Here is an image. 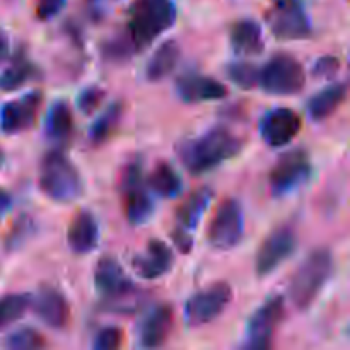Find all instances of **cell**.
<instances>
[{
    "mask_svg": "<svg viewBox=\"0 0 350 350\" xmlns=\"http://www.w3.org/2000/svg\"><path fill=\"white\" fill-rule=\"evenodd\" d=\"M243 142L231 130L214 126L205 133L176 144V156L185 170L193 176L205 174L238 156Z\"/></svg>",
    "mask_w": 350,
    "mask_h": 350,
    "instance_id": "1",
    "label": "cell"
},
{
    "mask_svg": "<svg viewBox=\"0 0 350 350\" xmlns=\"http://www.w3.org/2000/svg\"><path fill=\"white\" fill-rule=\"evenodd\" d=\"M176 0H133L126 19L125 38L133 53L149 48L176 23Z\"/></svg>",
    "mask_w": 350,
    "mask_h": 350,
    "instance_id": "2",
    "label": "cell"
},
{
    "mask_svg": "<svg viewBox=\"0 0 350 350\" xmlns=\"http://www.w3.org/2000/svg\"><path fill=\"white\" fill-rule=\"evenodd\" d=\"M40 190L57 204H72L84 195V180L62 150H48L40 163Z\"/></svg>",
    "mask_w": 350,
    "mask_h": 350,
    "instance_id": "3",
    "label": "cell"
},
{
    "mask_svg": "<svg viewBox=\"0 0 350 350\" xmlns=\"http://www.w3.org/2000/svg\"><path fill=\"white\" fill-rule=\"evenodd\" d=\"M334 255L328 248H317L306 256L289 282V297L297 310H308L320 296L334 273Z\"/></svg>",
    "mask_w": 350,
    "mask_h": 350,
    "instance_id": "4",
    "label": "cell"
},
{
    "mask_svg": "<svg viewBox=\"0 0 350 350\" xmlns=\"http://www.w3.org/2000/svg\"><path fill=\"white\" fill-rule=\"evenodd\" d=\"M258 85L272 96H294L306 85L303 64L289 53H275L258 68Z\"/></svg>",
    "mask_w": 350,
    "mask_h": 350,
    "instance_id": "5",
    "label": "cell"
},
{
    "mask_svg": "<svg viewBox=\"0 0 350 350\" xmlns=\"http://www.w3.org/2000/svg\"><path fill=\"white\" fill-rule=\"evenodd\" d=\"M313 176V164L304 149H293L282 154L269 173L272 197H287L303 188Z\"/></svg>",
    "mask_w": 350,
    "mask_h": 350,
    "instance_id": "6",
    "label": "cell"
},
{
    "mask_svg": "<svg viewBox=\"0 0 350 350\" xmlns=\"http://www.w3.org/2000/svg\"><path fill=\"white\" fill-rule=\"evenodd\" d=\"M120 188H122L123 193V211H125L129 224L139 228V226L149 222L154 215V211H156V204L144 188L142 161H130L129 166L123 171Z\"/></svg>",
    "mask_w": 350,
    "mask_h": 350,
    "instance_id": "7",
    "label": "cell"
},
{
    "mask_svg": "<svg viewBox=\"0 0 350 350\" xmlns=\"http://www.w3.org/2000/svg\"><path fill=\"white\" fill-rule=\"evenodd\" d=\"M267 21L273 36L282 41L306 40L313 31L304 0H272Z\"/></svg>",
    "mask_w": 350,
    "mask_h": 350,
    "instance_id": "8",
    "label": "cell"
},
{
    "mask_svg": "<svg viewBox=\"0 0 350 350\" xmlns=\"http://www.w3.org/2000/svg\"><path fill=\"white\" fill-rule=\"evenodd\" d=\"M245 234V214L236 198H226L215 208L207 229V241L212 248L219 252H228L236 248Z\"/></svg>",
    "mask_w": 350,
    "mask_h": 350,
    "instance_id": "9",
    "label": "cell"
},
{
    "mask_svg": "<svg viewBox=\"0 0 350 350\" xmlns=\"http://www.w3.org/2000/svg\"><path fill=\"white\" fill-rule=\"evenodd\" d=\"M212 197H214L212 188L202 187L198 190L191 191L187 200L176 208V217H174V228L171 231V238H173L174 246L183 255H188L193 250V232L197 231L198 222L204 217Z\"/></svg>",
    "mask_w": 350,
    "mask_h": 350,
    "instance_id": "10",
    "label": "cell"
},
{
    "mask_svg": "<svg viewBox=\"0 0 350 350\" xmlns=\"http://www.w3.org/2000/svg\"><path fill=\"white\" fill-rule=\"evenodd\" d=\"M232 301V287L228 282H215L195 293L185 303V323L191 328L204 327L221 317Z\"/></svg>",
    "mask_w": 350,
    "mask_h": 350,
    "instance_id": "11",
    "label": "cell"
},
{
    "mask_svg": "<svg viewBox=\"0 0 350 350\" xmlns=\"http://www.w3.org/2000/svg\"><path fill=\"white\" fill-rule=\"evenodd\" d=\"M284 297L279 294L267 297L262 306L256 308L255 313L246 325V337L243 347L253 350H263L272 347L273 335L284 320Z\"/></svg>",
    "mask_w": 350,
    "mask_h": 350,
    "instance_id": "12",
    "label": "cell"
},
{
    "mask_svg": "<svg viewBox=\"0 0 350 350\" xmlns=\"http://www.w3.org/2000/svg\"><path fill=\"white\" fill-rule=\"evenodd\" d=\"M297 248V236L289 226H280L270 232L258 248L255 260V272L260 279L275 272Z\"/></svg>",
    "mask_w": 350,
    "mask_h": 350,
    "instance_id": "13",
    "label": "cell"
},
{
    "mask_svg": "<svg viewBox=\"0 0 350 350\" xmlns=\"http://www.w3.org/2000/svg\"><path fill=\"white\" fill-rule=\"evenodd\" d=\"M303 129V120L294 109L284 108H272L260 118L258 130L260 137L269 147L279 149V147L289 146Z\"/></svg>",
    "mask_w": 350,
    "mask_h": 350,
    "instance_id": "14",
    "label": "cell"
},
{
    "mask_svg": "<svg viewBox=\"0 0 350 350\" xmlns=\"http://www.w3.org/2000/svg\"><path fill=\"white\" fill-rule=\"evenodd\" d=\"M44 101L41 91H29L12 101L3 103L0 108V129L7 135L26 132L36 123L38 113Z\"/></svg>",
    "mask_w": 350,
    "mask_h": 350,
    "instance_id": "15",
    "label": "cell"
},
{
    "mask_svg": "<svg viewBox=\"0 0 350 350\" xmlns=\"http://www.w3.org/2000/svg\"><path fill=\"white\" fill-rule=\"evenodd\" d=\"M176 94L187 105L197 103L219 101L228 96V88L217 79L211 75L198 74V72H187L176 79Z\"/></svg>",
    "mask_w": 350,
    "mask_h": 350,
    "instance_id": "16",
    "label": "cell"
},
{
    "mask_svg": "<svg viewBox=\"0 0 350 350\" xmlns=\"http://www.w3.org/2000/svg\"><path fill=\"white\" fill-rule=\"evenodd\" d=\"M174 265L173 250L161 239L152 238L147 243L146 250L133 256L132 267L140 279L156 280L166 275Z\"/></svg>",
    "mask_w": 350,
    "mask_h": 350,
    "instance_id": "17",
    "label": "cell"
},
{
    "mask_svg": "<svg viewBox=\"0 0 350 350\" xmlns=\"http://www.w3.org/2000/svg\"><path fill=\"white\" fill-rule=\"evenodd\" d=\"M174 325V311L170 304L161 303L144 317L139 325V345L144 349H157L170 338Z\"/></svg>",
    "mask_w": 350,
    "mask_h": 350,
    "instance_id": "18",
    "label": "cell"
},
{
    "mask_svg": "<svg viewBox=\"0 0 350 350\" xmlns=\"http://www.w3.org/2000/svg\"><path fill=\"white\" fill-rule=\"evenodd\" d=\"M94 287L105 303L135 289L123 267L113 256H103L98 262L94 270Z\"/></svg>",
    "mask_w": 350,
    "mask_h": 350,
    "instance_id": "19",
    "label": "cell"
},
{
    "mask_svg": "<svg viewBox=\"0 0 350 350\" xmlns=\"http://www.w3.org/2000/svg\"><path fill=\"white\" fill-rule=\"evenodd\" d=\"M34 313L53 330H62L70 321V306L67 297L51 286L40 287L34 299Z\"/></svg>",
    "mask_w": 350,
    "mask_h": 350,
    "instance_id": "20",
    "label": "cell"
},
{
    "mask_svg": "<svg viewBox=\"0 0 350 350\" xmlns=\"http://www.w3.org/2000/svg\"><path fill=\"white\" fill-rule=\"evenodd\" d=\"M67 245L75 255H88L99 245V224L94 214L79 211L67 229Z\"/></svg>",
    "mask_w": 350,
    "mask_h": 350,
    "instance_id": "21",
    "label": "cell"
},
{
    "mask_svg": "<svg viewBox=\"0 0 350 350\" xmlns=\"http://www.w3.org/2000/svg\"><path fill=\"white\" fill-rule=\"evenodd\" d=\"M229 43L236 55L253 57L265 48V36L260 23L255 19H238L229 27Z\"/></svg>",
    "mask_w": 350,
    "mask_h": 350,
    "instance_id": "22",
    "label": "cell"
},
{
    "mask_svg": "<svg viewBox=\"0 0 350 350\" xmlns=\"http://www.w3.org/2000/svg\"><path fill=\"white\" fill-rule=\"evenodd\" d=\"M41 77V70L24 50L17 51L9 67L0 74V91L12 92Z\"/></svg>",
    "mask_w": 350,
    "mask_h": 350,
    "instance_id": "23",
    "label": "cell"
},
{
    "mask_svg": "<svg viewBox=\"0 0 350 350\" xmlns=\"http://www.w3.org/2000/svg\"><path fill=\"white\" fill-rule=\"evenodd\" d=\"M345 98H347V84L345 82H335V84L327 85L311 96L308 101V115L314 122H321L327 120L328 116L334 115L342 105H344Z\"/></svg>",
    "mask_w": 350,
    "mask_h": 350,
    "instance_id": "24",
    "label": "cell"
},
{
    "mask_svg": "<svg viewBox=\"0 0 350 350\" xmlns=\"http://www.w3.org/2000/svg\"><path fill=\"white\" fill-rule=\"evenodd\" d=\"M181 58V46L176 40H167L159 44L146 65V77L150 82H161L176 68Z\"/></svg>",
    "mask_w": 350,
    "mask_h": 350,
    "instance_id": "25",
    "label": "cell"
},
{
    "mask_svg": "<svg viewBox=\"0 0 350 350\" xmlns=\"http://www.w3.org/2000/svg\"><path fill=\"white\" fill-rule=\"evenodd\" d=\"M74 133V115L67 101H55L44 120V135L55 144H67Z\"/></svg>",
    "mask_w": 350,
    "mask_h": 350,
    "instance_id": "26",
    "label": "cell"
},
{
    "mask_svg": "<svg viewBox=\"0 0 350 350\" xmlns=\"http://www.w3.org/2000/svg\"><path fill=\"white\" fill-rule=\"evenodd\" d=\"M123 111H125V108H123L122 103H111V105L94 120V123H92L91 129H89V142L94 147L103 146V144L108 142V140L115 135L116 130H118L120 122H122L123 118Z\"/></svg>",
    "mask_w": 350,
    "mask_h": 350,
    "instance_id": "27",
    "label": "cell"
},
{
    "mask_svg": "<svg viewBox=\"0 0 350 350\" xmlns=\"http://www.w3.org/2000/svg\"><path fill=\"white\" fill-rule=\"evenodd\" d=\"M149 188L163 198H176L183 191V180L170 163H159L150 173Z\"/></svg>",
    "mask_w": 350,
    "mask_h": 350,
    "instance_id": "28",
    "label": "cell"
},
{
    "mask_svg": "<svg viewBox=\"0 0 350 350\" xmlns=\"http://www.w3.org/2000/svg\"><path fill=\"white\" fill-rule=\"evenodd\" d=\"M31 303L33 299H31V294L27 293L3 294L0 297V330L21 320L29 310Z\"/></svg>",
    "mask_w": 350,
    "mask_h": 350,
    "instance_id": "29",
    "label": "cell"
},
{
    "mask_svg": "<svg viewBox=\"0 0 350 350\" xmlns=\"http://www.w3.org/2000/svg\"><path fill=\"white\" fill-rule=\"evenodd\" d=\"M48 345L46 338L31 327H21L3 338V347L10 350H38Z\"/></svg>",
    "mask_w": 350,
    "mask_h": 350,
    "instance_id": "30",
    "label": "cell"
},
{
    "mask_svg": "<svg viewBox=\"0 0 350 350\" xmlns=\"http://www.w3.org/2000/svg\"><path fill=\"white\" fill-rule=\"evenodd\" d=\"M34 231H36V222H34V219L27 214L21 215L12 224L9 234L5 236V241H3L5 252H17L19 248H23L24 243L27 239H31Z\"/></svg>",
    "mask_w": 350,
    "mask_h": 350,
    "instance_id": "31",
    "label": "cell"
},
{
    "mask_svg": "<svg viewBox=\"0 0 350 350\" xmlns=\"http://www.w3.org/2000/svg\"><path fill=\"white\" fill-rule=\"evenodd\" d=\"M144 303H146V296H144L142 291L135 287V289L129 291V293L122 294V296L115 297V299L106 301L103 306H105L106 311H111V313L132 314L137 313L144 306Z\"/></svg>",
    "mask_w": 350,
    "mask_h": 350,
    "instance_id": "32",
    "label": "cell"
},
{
    "mask_svg": "<svg viewBox=\"0 0 350 350\" xmlns=\"http://www.w3.org/2000/svg\"><path fill=\"white\" fill-rule=\"evenodd\" d=\"M228 75L238 88L253 89L258 85V68L250 62H234L228 67Z\"/></svg>",
    "mask_w": 350,
    "mask_h": 350,
    "instance_id": "33",
    "label": "cell"
},
{
    "mask_svg": "<svg viewBox=\"0 0 350 350\" xmlns=\"http://www.w3.org/2000/svg\"><path fill=\"white\" fill-rule=\"evenodd\" d=\"M105 98V89L99 88V85H88V88L82 89L81 94H79L77 108L81 109V113H84V115H92V113L101 106Z\"/></svg>",
    "mask_w": 350,
    "mask_h": 350,
    "instance_id": "34",
    "label": "cell"
},
{
    "mask_svg": "<svg viewBox=\"0 0 350 350\" xmlns=\"http://www.w3.org/2000/svg\"><path fill=\"white\" fill-rule=\"evenodd\" d=\"M123 344V332L116 327H106L92 340V349L96 350H113Z\"/></svg>",
    "mask_w": 350,
    "mask_h": 350,
    "instance_id": "35",
    "label": "cell"
},
{
    "mask_svg": "<svg viewBox=\"0 0 350 350\" xmlns=\"http://www.w3.org/2000/svg\"><path fill=\"white\" fill-rule=\"evenodd\" d=\"M338 70H340V60L334 55H325V57H320L314 62L311 74L320 79H332L338 74Z\"/></svg>",
    "mask_w": 350,
    "mask_h": 350,
    "instance_id": "36",
    "label": "cell"
},
{
    "mask_svg": "<svg viewBox=\"0 0 350 350\" xmlns=\"http://www.w3.org/2000/svg\"><path fill=\"white\" fill-rule=\"evenodd\" d=\"M67 0H38L36 2V16L41 21H50L57 17L65 7Z\"/></svg>",
    "mask_w": 350,
    "mask_h": 350,
    "instance_id": "37",
    "label": "cell"
},
{
    "mask_svg": "<svg viewBox=\"0 0 350 350\" xmlns=\"http://www.w3.org/2000/svg\"><path fill=\"white\" fill-rule=\"evenodd\" d=\"M10 207H12V197L9 195V191L0 187V222L5 217L7 212L10 211Z\"/></svg>",
    "mask_w": 350,
    "mask_h": 350,
    "instance_id": "38",
    "label": "cell"
},
{
    "mask_svg": "<svg viewBox=\"0 0 350 350\" xmlns=\"http://www.w3.org/2000/svg\"><path fill=\"white\" fill-rule=\"evenodd\" d=\"M10 55V40L7 36V33L0 31V65L9 58Z\"/></svg>",
    "mask_w": 350,
    "mask_h": 350,
    "instance_id": "39",
    "label": "cell"
},
{
    "mask_svg": "<svg viewBox=\"0 0 350 350\" xmlns=\"http://www.w3.org/2000/svg\"><path fill=\"white\" fill-rule=\"evenodd\" d=\"M3 163H5V156H3V150L2 147H0V167L3 166Z\"/></svg>",
    "mask_w": 350,
    "mask_h": 350,
    "instance_id": "40",
    "label": "cell"
},
{
    "mask_svg": "<svg viewBox=\"0 0 350 350\" xmlns=\"http://www.w3.org/2000/svg\"><path fill=\"white\" fill-rule=\"evenodd\" d=\"M96 2H98V0H96Z\"/></svg>",
    "mask_w": 350,
    "mask_h": 350,
    "instance_id": "41",
    "label": "cell"
}]
</instances>
